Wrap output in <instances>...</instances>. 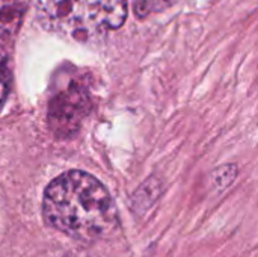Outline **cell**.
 Listing matches in <instances>:
<instances>
[{"label":"cell","instance_id":"1","mask_svg":"<svg viewBox=\"0 0 258 257\" xmlns=\"http://www.w3.org/2000/svg\"><path fill=\"white\" fill-rule=\"evenodd\" d=\"M42 215L50 227L82 242L104 239L118 227L109 191L83 171L63 173L47 186Z\"/></svg>","mask_w":258,"mask_h":257},{"label":"cell","instance_id":"2","mask_svg":"<svg viewBox=\"0 0 258 257\" xmlns=\"http://www.w3.org/2000/svg\"><path fill=\"white\" fill-rule=\"evenodd\" d=\"M36 12L45 29L86 42L122 26L127 0H36Z\"/></svg>","mask_w":258,"mask_h":257},{"label":"cell","instance_id":"3","mask_svg":"<svg viewBox=\"0 0 258 257\" xmlns=\"http://www.w3.org/2000/svg\"><path fill=\"white\" fill-rule=\"evenodd\" d=\"M89 98L82 86H70L50 105L48 121L56 133L67 135L77 129L88 111Z\"/></svg>","mask_w":258,"mask_h":257},{"label":"cell","instance_id":"4","mask_svg":"<svg viewBox=\"0 0 258 257\" xmlns=\"http://www.w3.org/2000/svg\"><path fill=\"white\" fill-rule=\"evenodd\" d=\"M29 0H0V42L15 36Z\"/></svg>","mask_w":258,"mask_h":257},{"label":"cell","instance_id":"5","mask_svg":"<svg viewBox=\"0 0 258 257\" xmlns=\"http://www.w3.org/2000/svg\"><path fill=\"white\" fill-rule=\"evenodd\" d=\"M162 194V183L159 179H148L133 195V209L138 214H145L159 200Z\"/></svg>","mask_w":258,"mask_h":257},{"label":"cell","instance_id":"6","mask_svg":"<svg viewBox=\"0 0 258 257\" xmlns=\"http://www.w3.org/2000/svg\"><path fill=\"white\" fill-rule=\"evenodd\" d=\"M237 173H239L237 165H233V164L222 165L212 173V183L218 191H224L236 180Z\"/></svg>","mask_w":258,"mask_h":257},{"label":"cell","instance_id":"7","mask_svg":"<svg viewBox=\"0 0 258 257\" xmlns=\"http://www.w3.org/2000/svg\"><path fill=\"white\" fill-rule=\"evenodd\" d=\"M172 3L174 0H141L139 3H136V14L145 15L151 11H163L169 8Z\"/></svg>","mask_w":258,"mask_h":257},{"label":"cell","instance_id":"8","mask_svg":"<svg viewBox=\"0 0 258 257\" xmlns=\"http://www.w3.org/2000/svg\"><path fill=\"white\" fill-rule=\"evenodd\" d=\"M8 91H9V70L6 64V56L0 48V109L6 100Z\"/></svg>","mask_w":258,"mask_h":257},{"label":"cell","instance_id":"9","mask_svg":"<svg viewBox=\"0 0 258 257\" xmlns=\"http://www.w3.org/2000/svg\"><path fill=\"white\" fill-rule=\"evenodd\" d=\"M59 257H88V256H82V254H62Z\"/></svg>","mask_w":258,"mask_h":257}]
</instances>
